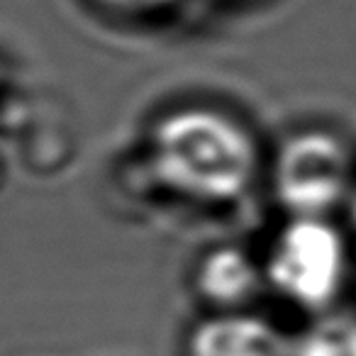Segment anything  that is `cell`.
I'll return each mask as SVG.
<instances>
[{
    "instance_id": "obj_3",
    "label": "cell",
    "mask_w": 356,
    "mask_h": 356,
    "mask_svg": "<svg viewBox=\"0 0 356 356\" xmlns=\"http://www.w3.org/2000/svg\"><path fill=\"white\" fill-rule=\"evenodd\" d=\"M356 188V156L337 132L302 127L288 134L271 166V193L288 218H330Z\"/></svg>"
},
{
    "instance_id": "obj_7",
    "label": "cell",
    "mask_w": 356,
    "mask_h": 356,
    "mask_svg": "<svg viewBox=\"0 0 356 356\" xmlns=\"http://www.w3.org/2000/svg\"><path fill=\"white\" fill-rule=\"evenodd\" d=\"M98 6L115 13H149L156 10V0H95Z\"/></svg>"
},
{
    "instance_id": "obj_1",
    "label": "cell",
    "mask_w": 356,
    "mask_h": 356,
    "mask_svg": "<svg viewBox=\"0 0 356 356\" xmlns=\"http://www.w3.org/2000/svg\"><path fill=\"white\" fill-rule=\"evenodd\" d=\"M147 166L166 193L208 208L234 205L254 188L259 144L252 129L215 105H178L154 120Z\"/></svg>"
},
{
    "instance_id": "obj_4",
    "label": "cell",
    "mask_w": 356,
    "mask_h": 356,
    "mask_svg": "<svg viewBox=\"0 0 356 356\" xmlns=\"http://www.w3.org/2000/svg\"><path fill=\"white\" fill-rule=\"evenodd\" d=\"M293 337L247 310L208 312L188 330L184 356H291Z\"/></svg>"
},
{
    "instance_id": "obj_5",
    "label": "cell",
    "mask_w": 356,
    "mask_h": 356,
    "mask_svg": "<svg viewBox=\"0 0 356 356\" xmlns=\"http://www.w3.org/2000/svg\"><path fill=\"white\" fill-rule=\"evenodd\" d=\"M264 288V264L239 244L208 249L193 268V291L210 312L247 310Z\"/></svg>"
},
{
    "instance_id": "obj_9",
    "label": "cell",
    "mask_w": 356,
    "mask_h": 356,
    "mask_svg": "<svg viewBox=\"0 0 356 356\" xmlns=\"http://www.w3.org/2000/svg\"><path fill=\"white\" fill-rule=\"evenodd\" d=\"M346 208H349V218H351V222H354V227H356V188H354V193H351Z\"/></svg>"
},
{
    "instance_id": "obj_8",
    "label": "cell",
    "mask_w": 356,
    "mask_h": 356,
    "mask_svg": "<svg viewBox=\"0 0 356 356\" xmlns=\"http://www.w3.org/2000/svg\"><path fill=\"white\" fill-rule=\"evenodd\" d=\"M184 3H193V0H156V10H166V8L184 6Z\"/></svg>"
},
{
    "instance_id": "obj_6",
    "label": "cell",
    "mask_w": 356,
    "mask_h": 356,
    "mask_svg": "<svg viewBox=\"0 0 356 356\" xmlns=\"http://www.w3.org/2000/svg\"><path fill=\"white\" fill-rule=\"evenodd\" d=\"M291 356H356V315L322 312L293 337Z\"/></svg>"
},
{
    "instance_id": "obj_2",
    "label": "cell",
    "mask_w": 356,
    "mask_h": 356,
    "mask_svg": "<svg viewBox=\"0 0 356 356\" xmlns=\"http://www.w3.org/2000/svg\"><path fill=\"white\" fill-rule=\"evenodd\" d=\"M266 286L307 312H330L349 276V244L330 218H288L264 259Z\"/></svg>"
}]
</instances>
